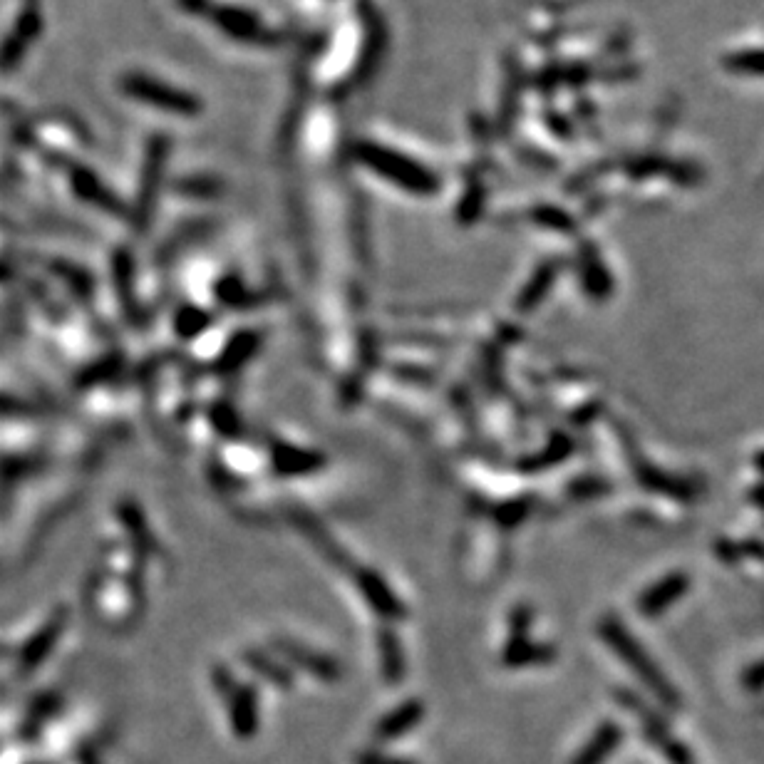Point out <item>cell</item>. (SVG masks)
Segmentation results:
<instances>
[{"mask_svg": "<svg viewBox=\"0 0 764 764\" xmlns=\"http://www.w3.org/2000/svg\"><path fill=\"white\" fill-rule=\"evenodd\" d=\"M683 588H685V581H683V578H668V581L660 583V586L655 588V591H650L648 596H645L643 608H645V611H648V613L663 611V608L668 606L670 598L678 596V593L683 591Z\"/></svg>", "mask_w": 764, "mask_h": 764, "instance_id": "52a82bcc", "label": "cell"}, {"mask_svg": "<svg viewBox=\"0 0 764 764\" xmlns=\"http://www.w3.org/2000/svg\"><path fill=\"white\" fill-rule=\"evenodd\" d=\"M360 159L368 164L370 169L382 174L390 182H397L400 187L410 189V191H420V194H427V191L435 189V177L427 172L422 164L412 162L407 159L405 154L390 152V149L378 147V144H365L360 149Z\"/></svg>", "mask_w": 764, "mask_h": 764, "instance_id": "6da1fadb", "label": "cell"}, {"mask_svg": "<svg viewBox=\"0 0 764 764\" xmlns=\"http://www.w3.org/2000/svg\"><path fill=\"white\" fill-rule=\"evenodd\" d=\"M618 737H621V732L613 725H606L591 742H588L586 750L581 752V757H576L573 764H603V760H606L613 752V747H616Z\"/></svg>", "mask_w": 764, "mask_h": 764, "instance_id": "277c9868", "label": "cell"}, {"mask_svg": "<svg viewBox=\"0 0 764 764\" xmlns=\"http://www.w3.org/2000/svg\"><path fill=\"white\" fill-rule=\"evenodd\" d=\"M125 92L127 95L137 97V100L149 102L157 110H167V112H177V115H191L196 112V102L194 97L184 95V92L172 90L169 85H162L157 80H149L144 75H129L125 80Z\"/></svg>", "mask_w": 764, "mask_h": 764, "instance_id": "7a4b0ae2", "label": "cell"}, {"mask_svg": "<svg viewBox=\"0 0 764 764\" xmlns=\"http://www.w3.org/2000/svg\"><path fill=\"white\" fill-rule=\"evenodd\" d=\"M648 732L655 740V745H660V750L665 752V757H668L670 764H693L688 750H685L680 742H675L663 725H658V722H648Z\"/></svg>", "mask_w": 764, "mask_h": 764, "instance_id": "8992f818", "label": "cell"}, {"mask_svg": "<svg viewBox=\"0 0 764 764\" xmlns=\"http://www.w3.org/2000/svg\"><path fill=\"white\" fill-rule=\"evenodd\" d=\"M221 28L226 30L229 35H234V38L239 40H261L263 38V30L261 25L256 23L251 15L246 13H239V10H224V15H221Z\"/></svg>", "mask_w": 764, "mask_h": 764, "instance_id": "5b68a950", "label": "cell"}, {"mask_svg": "<svg viewBox=\"0 0 764 764\" xmlns=\"http://www.w3.org/2000/svg\"><path fill=\"white\" fill-rule=\"evenodd\" d=\"M606 638L611 640L613 648H616L618 653H621L623 658L628 660V665H631L633 670H638L640 678H643L645 683H648L650 688L655 690V693H660L665 700H670V702L675 700V695L670 693V688H668V685H665L663 675H660L658 670H655L653 665H650V660L645 658L643 650H640L638 645L633 643L631 638H628V633L623 631V628L618 626V623H611V626H606Z\"/></svg>", "mask_w": 764, "mask_h": 764, "instance_id": "3957f363", "label": "cell"}]
</instances>
